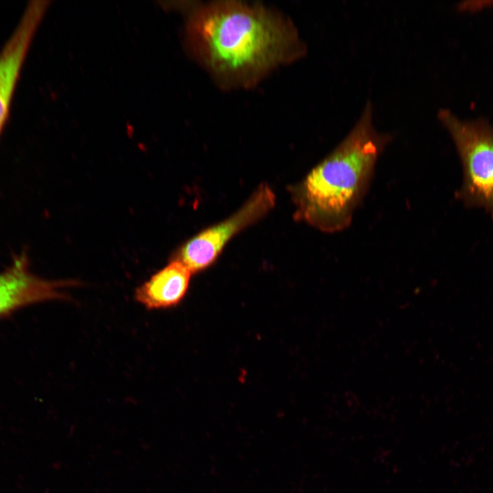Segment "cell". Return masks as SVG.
I'll return each instance as SVG.
<instances>
[{
    "label": "cell",
    "mask_w": 493,
    "mask_h": 493,
    "mask_svg": "<svg viewBox=\"0 0 493 493\" xmlns=\"http://www.w3.org/2000/svg\"><path fill=\"white\" fill-rule=\"evenodd\" d=\"M186 43L224 88H247L305 52L294 25L257 3L214 1L199 5L186 23Z\"/></svg>",
    "instance_id": "obj_1"
},
{
    "label": "cell",
    "mask_w": 493,
    "mask_h": 493,
    "mask_svg": "<svg viewBox=\"0 0 493 493\" xmlns=\"http://www.w3.org/2000/svg\"><path fill=\"white\" fill-rule=\"evenodd\" d=\"M391 138L375 129L368 101L347 135L295 188L296 218L325 233L346 229Z\"/></svg>",
    "instance_id": "obj_2"
},
{
    "label": "cell",
    "mask_w": 493,
    "mask_h": 493,
    "mask_svg": "<svg viewBox=\"0 0 493 493\" xmlns=\"http://www.w3.org/2000/svg\"><path fill=\"white\" fill-rule=\"evenodd\" d=\"M438 117L462 163L463 182L458 197L467 207L483 208L493 218V127L482 120L461 119L445 109Z\"/></svg>",
    "instance_id": "obj_3"
},
{
    "label": "cell",
    "mask_w": 493,
    "mask_h": 493,
    "mask_svg": "<svg viewBox=\"0 0 493 493\" xmlns=\"http://www.w3.org/2000/svg\"><path fill=\"white\" fill-rule=\"evenodd\" d=\"M275 202L271 188L262 184L238 212L192 238L177 251L171 260L184 264L192 274L203 270L215 261L234 235L266 214L274 207Z\"/></svg>",
    "instance_id": "obj_4"
},
{
    "label": "cell",
    "mask_w": 493,
    "mask_h": 493,
    "mask_svg": "<svg viewBox=\"0 0 493 493\" xmlns=\"http://www.w3.org/2000/svg\"><path fill=\"white\" fill-rule=\"evenodd\" d=\"M48 1H31L0 51V136L8 121L13 96L36 32L48 8Z\"/></svg>",
    "instance_id": "obj_5"
},
{
    "label": "cell",
    "mask_w": 493,
    "mask_h": 493,
    "mask_svg": "<svg viewBox=\"0 0 493 493\" xmlns=\"http://www.w3.org/2000/svg\"><path fill=\"white\" fill-rule=\"evenodd\" d=\"M77 284L75 281H54L33 274L25 254L0 273V318L24 307L54 300H67L62 289Z\"/></svg>",
    "instance_id": "obj_6"
},
{
    "label": "cell",
    "mask_w": 493,
    "mask_h": 493,
    "mask_svg": "<svg viewBox=\"0 0 493 493\" xmlns=\"http://www.w3.org/2000/svg\"><path fill=\"white\" fill-rule=\"evenodd\" d=\"M192 273L181 262L171 260L135 290V300L147 309L177 306L188 290Z\"/></svg>",
    "instance_id": "obj_7"
}]
</instances>
